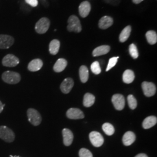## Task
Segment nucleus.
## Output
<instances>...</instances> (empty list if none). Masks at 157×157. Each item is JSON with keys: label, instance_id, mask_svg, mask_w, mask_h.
Segmentation results:
<instances>
[{"label": "nucleus", "instance_id": "1", "mask_svg": "<svg viewBox=\"0 0 157 157\" xmlns=\"http://www.w3.org/2000/svg\"><path fill=\"white\" fill-rule=\"evenodd\" d=\"M2 80L6 83L15 84L18 83L21 79L19 73L13 71H6L2 75Z\"/></svg>", "mask_w": 157, "mask_h": 157}, {"label": "nucleus", "instance_id": "2", "mask_svg": "<svg viewBox=\"0 0 157 157\" xmlns=\"http://www.w3.org/2000/svg\"><path fill=\"white\" fill-rule=\"evenodd\" d=\"M67 30L69 32H73L75 33H79L82 31V26L80 21L78 17L75 15H71L69 17Z\"/></svg>", "mask_w": 157, "mask_h": 157}, {"label": "nucleus", "instance_id": "3", "mask_svg": "<svg viewBox=\"0 0 157 157\" xmlns=\"http://www.w3.org/2000/svg\"><path fill=\"white\" fill-rule=\"evenodd\" d=\"M15 138V133L12 130L6 126H0V139L7 143H12Z\"/></svg>", "mask_w": 157, "mask_h": 157}, {"label": "nucleus", "instance_id": "4", "mask_svg": "<svg viewBox=\"0 0 157 157\" xmlns=\"http://www.w3.org/2000/svg\"><path fill=\"white\" fill-rule=\"evenodd\" d=\"M29 121L34 126H38L41 124L42 118L39 112L33 108H29L27 111Z\"/></svg>", "mask_w": 157, "mask_h": 157}, {"label": "nucleus", "instance_id": "5", "mask_svg": "<svg viewBox=\"0 0 157 157\" xmlns=\"http://www.w3.org/2000/svg\"><path fill=\"white\" fill-rule=\"evenodd\" d=\"M50 21L47 17H42L36 23L35 30L39 34H44L48 31L50 28Z\"/></svg>", "mask_w": 157, "mask_h": 157}, {"label": "nucleus", "instance_id": "6", "mask_svg": "<svg viewBox=\"0 0 157 157\" xmlns=\"http://www.w3.org/2000/svg\"><path fill=\"white\" fill-rule=\"evenodd\" d=\"M141 87L144 94L148 97L155 95L157 91L155 85L151 82H144L141 84Z\"/></svg>", "mask_w": 157, "mask_h": 157}, {"label": "nucleus", "instance_id": "7", "mask_svg": "<svg viewBox=\"0 0 157 157\" xmlns=\"http://www.w3.org/2000/svg\"><path fill=\"white\" fill-rule=\"evenodd\" d=\"M89 139L93 146L95 147H101L104 143V138L101 133L99 132L93 131L91 132L89 135Z\"/></svg>", "mask_w": 157, "mask_h": 157}, {"label": "nucleus", "instance_id": "8", "mask_svg": "<svg viewBox=\"0 0 157 157\" xmlns=\"http://www.w3.org/2000/svg\"><path fill=\"white\" fill-rule=\"evenodd\" d=\"M2 63L6 67H15L19 63V59L13 54H8L3 58Z\"/></svg>", "mask_w": 157, "mask_h": 157}, {"label": "nucleus", "instance_id": "9", "mask_svg": "<svg viewBox=\"0 0 157 157\" xmlns=\"http://www.w3.org/2000/svg\"><path fill=\"white\" fill-rule=\"evenodd\" d=\"M112 102L116 109L118 111L122 110L125 105V100L124 95L116 94L112 96Z\"/></svg>", "mask_w": 157, "mask_h": 157}, {"label": "nucleus", "instance_id": "10", "mask_svg": "<svg viewBox=\"0 0 157 157\" xmlns=\"http://www.w3.org/2000/svg\"><path fill=\"white\" fill-rule=\"evenodd\" d=\"M14 43V39L9 35L0 34V49H8Z\"/></svg>", "mask_w": 157, "mask_h": 157}, {"label": "nucleus", "instance_id": "11", "mask_svg": "<svg viewBox=\"0 0 157 157\" xmlns=\"http://www.w3.org/2000/svg\"><path fill=\"white\" fill-rule=\"evenodd\" d=\"M67 116L68 118L71 119H80L84 118V113L78 108H72L67 110Z\"/></svg>", "mask_w": 157, "mask_h": 157}, {"label": "nucleus", "instance_id": "12", "mask_svg": "<svg viewBox=\"0 0 157 157\" xmlns=\"http://www.w3.org/2000/svg\"><path fill=\"white\" fill-rule=\"evenodd\" d=\"M91 11V5L88 1L82 2L78 7L79 14L82 17H86L89 15Z\"/></svg>", "mask_w": 157, "mask_h": 157}, {"label": "nucleus", "instance_id": "13", "mask_svg": "<svg viewBox=\"0 0 157 157\" xmlns=\"http://www.w3.org/2000/svg\"><path fill=\"white\" fill-rule=\"evenodd\" d=\"M73 85H74V82L72 78H65L61 84V86H60L61 90L64 94H67L73 88Z\"/></svg>", "mask_w": 157, "mask_h": 157}, {"label": "nucleus", "instance_id": "14", "mask_svg": "<svg viewBox=\"0 0 157 157\" xmlns=\"http://www.w3.org/2000/svg\"><path fill=\"white\" fill-rule=\"evenodd\" d=\"M63 144L66 146L71 145L73 140V135L72 132L68 129H63L62 130Z\"/></svg>", "mask_w": 157, "mask_h": 157}, {"label": "nucleus", "instance_id": "15", "mask_svg": "<svg viewBox=\"0 0 157 157\" xmlns=\"http://www.w3.org/2000/svg\"><path fill=\"white\" fill-rule=\"evenodd\" d=\"M113 20L111 17L104 16L102 17L98 22V26L101 29H107L113 25Z\"/></svg>", "mask_w": 157, "mask_h": 157}, {"label": "nucleus", "instance_id": "16", "mask_svg": "<svg viewBox=\"0 0 157 157\" xmlns=\"http://www.w3.org/2000/svg\"><path fill=\"white\" fill-rule=\"evenodd\" d=\"M43 65V62L42 60H41L40 59H34L29 63L28 68L29 71L31 72H36L41 69Z\"/></svg>", "mask_w": 157, "mask_h": 157}, {"label": "nucleus", "instance_id": "17", "mask_svg": "<svg viewBox=\"0 0 157 157\" xmlns=\"http://www.w3.org/2000/svg\"><path fill=\"white\" fill-rule=\"evenodd\" d=\"M136 140V135L132 132H127L124 133L122 138V141L125 146L132 145Z\"/></svg>", "mask_w": 157, "mask_h": 157}, {"label": "nucleus", "instance_id": "18", "mask_svg": "<svg viewBox=\"0 0 157 157\" xmlns=\"http://www.w3.org/2000/svg\"><path fill=\"white\" fill-rule=\"evenodd\" d=\"M110 51V47L109 45H104L99 46L93 51V56H98L107 54Z\"/></svg>", "mask_w": 157, "mask_h": 157}, {"label": "nucleus", "instance_id": "19", "mask_svg": "<svg viewBox=\"0 0 157 157\" xmlns=\"http://www.w3.org/2000/svg\"><path fill=\"white\" fill-rule=\"evenodd\" d=\"M67 61L63 58H59L56 62L53 69L56 72H61L67 66Z\"/></svg>", "mask_w": 157, "mask_h": 157}, {"label": "nucleus", "instance_id": "20", "mask_svg": "<svg viewBox=\"0 0 157 157\" xmlns=\"http://www.w3.org/2000/svg\"><path fill=\"white\" fill-rule=\"evenodd\" d=\"M157 123V118L155 116L148 117L144 120L143 122V127L145 129L151 128L155 126Z\"/></svg>", "mask_w": 157, "mask_h": 157}, {"label": "nucleus", "instance_id": "21", "mask_svg": "<svg viewBox=\"0 0 157 157\" xmlns=\"http://www.w3.org/2000/svg\"><path fill=\"white\" fill-rule=\"evenodd\" d=\"M135 75L133 71L130 69H127L123 74V81L126 84L132 83L135 80Z\"/></svg>", "mask_w": 157, "mask_h": 157}, {"label": "nucleus", "instance_id": "22", "mask_svg": "<svg viewBox=\"0 0 157 157\" xmlns=\"http://www.w3.org/2000/svg\"><path fill=\"white\" fill-rule=\"evenodd\" d=\"M89 69L84 65L81 66L79 69V76L82 83H86L89 79Z\"/></svg>", "mask_w": 157, "mask_h": 157}, {"label": "nucleus", "instance_id": "23", "mask_svg": "<svg viewBox=\"0 0 157 157\" xmlns=\"http://www.w3.org/2000/svg\"><path fill=\"white\" fill-rule=\"evenodd\" d=\"M60 47V42L58 40H52L49 45V51L51 54L56 55L58 52Z\"/></svg>", "mask_w": 157, "mask_h": 157}, {"label": "nucleus", "instance_id": "24", "mask_svg": "<svg viewBox=\"0 0 157 157\" xmlns=\"http://www.w3.org/2000/svg\"><path fill=\"white\" fill-rule=\"evenodd\" d=\"M132 27L130 26H127L122 30L119 35V41L121 43L125 42L129 39V36L131 33Z\"/></svg>", "mask_w": 157, "mask_h": 157}, {"label": "nucleus", "instance_id": "25", "mask_svg": "<svg viewBox=\"0 0 157 157\" xmlns=\"http://www.w3.org/2000/svg\"><path fill=\"white\" fill-rule=\"evenodd\" d=\"M146 37L148 43L150 44L154 45L157 43V34L155 31H153V30L148 31L146 33Z\"/></svg>", "mask_w": 157, "mask_h": 157}, {"label": "nucleus", "instance_id": "26", "mask_svg": "<svg viewBox=\"0 0 157 157\" xmlns=\"http://www.w3.org/2000/svg\"><path fill=\"white\" fill-rule=\"evenodd\" d=\"M94 102H95L94 95L90 93L85 94L83 98V105L84 107H91L94 104Z\"/></svg>", "mask_w": 157, "mask_h": 157}, {"label": "nucleus", "instance_id": "27", "mask_svg": "<svg viewBox=\"0 0 157 157\" xmlns=\"http://www.w3.org/2000/svg\"><path fill=\"white\" fill-rule=\"evenodd\" d=\"M102 130L108 136H112L115 132V129L112 124L109 123H105L102 125Z\"/></svg>", "mask_w": 157, "mask_h": 157}, {"label": "nucleus", "instance_id": "28", "mask_svg": "<svg viewBox=\"0 0 157 157\" xmlns=\"http://www.w3.org/2000/svg\"><path fill=\"white\" fill-rule=\"evenodd\" d=\"M129 50L131 56L134 59H137L139 56V52L136 45L135 44H131L129 46Z\"/></svg>", "mask_w": 157, "mask_h": 157}, {"label": "nucleus", "instance_id": "29", "mask_svg": "<svg viewBox=\"0 0 157 157\" xmlns=\"http://www.w3.org/2000/svg\"><path fill=\"white\" fill-rule=\"evenodd\" d=\"M128 105L130 109H135L137 105V100L135 98V97L133 95H129L128 97Z\"/></svg>", "mask_w": 157, "mask_h": 157}, {"label": "nucleus", "instance_id": "30", "mask_svg": "<svg viewBox=\"0 0 157 157\" xmlns=\"http://www.w3.org/2000/svg\"><path fill=\"white\" fill-rule=\"evenodd\" d=\"M91 70L92 72L95 75H99L101 73V69L100 63L98 61L93 62L91 65Z\"/></svg>", "mask_w": 157, "mask_h": 157}, {"label": "nucleus", "instance_id": "31", "mask_svg": "<svg viewBox=\"0 0 157 157\" xmlns=\"http://www.w3.org/2000/svg\"><path fill=\"white\" fill-rule=\"evenodd\" d=\"M118 58H119V56H115V57H112V58L109 59L108 64L107 65V69H106L107 72L109 71L111 69H112V67H114L115 66V65L117 64V63L118 62Z\"/></svg>", "mask_w": 157, "mask_h": 157}, {"label": "nucleus", "instance_id": "32", "mask_svg": "<svg viewBox=\"0 0 157 157\" xmlns=\"http://www.w3.org/2000/svg\"><path fill=\"white\" fill-rule=\"evenodd\" d=\"M80 157H93V154L91 152L86 148H81L78 152Z\"/></svg>", "mask_w": 157, "mask_h": 157}, {"label": "nucleus", "instance_id": "33", "mask_svg": "<svg viewBox=\"0 0 157 157\" xmlns=\"http://www.w3.org/2000/svg\"><path fill=\"white\" fill-rule=\"evenodd\" d=\"M26 2L33 7H36L38 5V1L37 0H25Z\"/></svg>", "mask_w": 157, "mask_h": 157}, {"label": "nucleus", "instance_id": "34", "mask_svg": "<svg viewBox=\"0 0 157 157\" xmlns=\"http://www.w3.org/2000/svg\"><path fill=\"white\" fill-rule=\"evenodd\" d=\"M4 106H5V105H4V104H3L2 103V102L0 101V113H1L2 111H3Z\"/></svg>", "mask_w": 157, "mask_h": 157}, {"label": "nucleus", "instance_id": "35", "mask_svg": "<svg viewBox=\"0 0 157 157\" xmlns=\"http://www.w3.org/2000/svg\"><path fill=\"white\" fill-rule=\"evenodd\" d=\"M135 157H148V156L143 153H141V154H137Z\"/></svg>", "mask_w": 157, "mask_h": 157}, {"label": "nucleus", "instance_id": "36", "mask_svg": "<svg viewBox=\"0 0 157 157\" xmlns=\"http://www.w3.org/2000/svg\"><path fill=\"white\" fill-rule=\"evenodd\" d=\"M143 0H132V1L133 2V3H135L136 4H140L141 2H142Z\"/></svg>", "mask_w": 157, "mask_h": 157}, {"label": "nucleus", "instance_id": "37", "mask_svg": "<svg viewBox=\"0 0 157 157\" xmlns=\"http://www.w3.org/2000/svg\"><path fill=\"white\" fill-rule=\"evenodd\" d=\"M10 157H20L19 156H16V155H14V156H12V155H11Z\"/></svg>", "mask_w": 157, "mask_h": 157}]
</instances>
